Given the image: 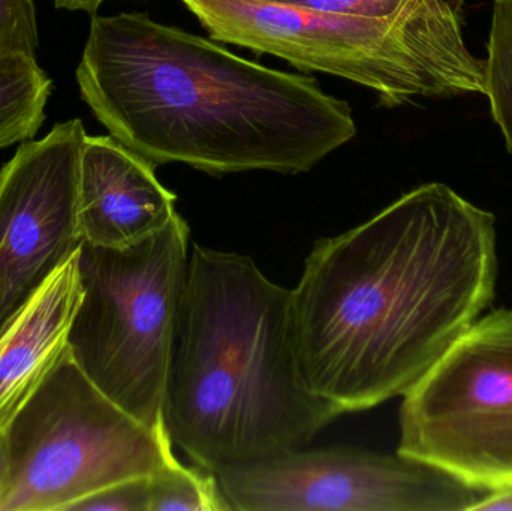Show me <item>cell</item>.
Returning <instances> with one entry per match:
<instances>
[{
	"mask_svg": "<svg viewBox=\"0 0 512 511\" xmlns=\"http://www.w3.org/2000/svg\"><path fill=\"white\" fill-rule=\"evenodd\" d=\"M152 162L113 135H86L78 174L81 242L126 248L164 230L176 216V195Z\"/></svg>",
	"mask_w": 512,
	"mask_h": 511,
	"instance_id": "obj_10",
	"label": "cell"
},
{
	"mask_svg": "<svg viewBox=\"0 0 512 511\" xmlns=\"http://www.w3.org/2000/svg\"><path fill=\"white\" fill-rule=\"evenodd\" d=\"M51 87L36 59H0V150L35 137L45 120Z\"/></svg>",
	"mask_w": 512,
	"mask_h": 511,
	"instance_id": "obj_12",
	"label": "cell"
},
{
	"mask_svg": "<svg viewBox=\"0 0 512 511\" xmlns=\"http://www.w3.org/2000/svg\"><path fill=\"white\" fill-rule=\"evenodd\" d=\"M86 129L56 123L0 170V327L80 249L78 174Z\"/></svg>",
	"mask_w": 512,
	"mask_h": 511,
	"instance_id": "obj_9",
	"label": "cell"
},
{
	"mask_svg": "<svg viewBox=\"0 0 512 511\" xmlns=\"http://www.w3.org/2000/svg\"><path fill=\"white\" fill-rule=\"evenodd\" d=\"M289 6L322 14L364 15V17H396L406 14L426 0H249Z\"/></svg>",
	"mask_w": 512,
	"mask_h": 511,
	"instance_id": "obj_16",
	"label": "cell"
},
{
	"mask_svg": "<svg viewBox=\"0 0 512 511\" xmlns=\"http://www.w3.org/2000/svg\"><path fill=\"white\" fill-rule=\"evenodd\" d=\"M104 2L105 0H54V6L57 9H66V11H83L95 15Z\"/></svg>",
	"mask_w": 512,
	"mask_h": 511,
	"instance_id": "obj_19",
	"label": "cell"
},
{
	"mask_svg": "<svg viewBox=\"0 0 512 511\" xmlns=\"http://www.w3.org/2000/svg\"><path fill=\"white\" fill-rule=\"evenodd\" d=\"M339 416L301 378L292 291L252 258L192 246L162 402L171 444L216 474L304 449Z\"/></svg>",
	"mask_w": 512,
	"mask_h": 511,
	"instance_id": "obj_3",
	"label": "cell"
},
{
	"mask_svg": "<svg viewBox=\"0 0 512 511\" xmlns=\"http://www.w3.org/2000/svg\"><path fill=\"white\" fill-rule=\"evenodd\" d=\"M77 83L107 131L153 165L304 173L357 134L351 105L315 78L141 12L93 15Z\"/></svg>",
	"mask_w": 512,
	"mask_h": 511,
	"instance_id": "obj_2",
	"label": "cell"
},
{
	"mask_svg": "<svg viewBox=\"0 0 512 511\" xmlns=\"http://www.w3.org/2000/svg\"><path fill=\"white\" fill-rule=\"evenodd\" d=\"M496 236L492 212L435 182L318 240L292 290L307 389L340 414L403 398L493 305Z\"/></svg>",
	"mask_w": 512,
	"mask_h": 511,
	"instance_id": "obj_1",
	"label": "cell"
},
{
	"mask_svg": "<svg viewBox=\"0 0 512 511\" xmlns=\"http://www.w3.org/2000/svg\"><path fill=\"white\" fill-rule=\"evenodd\" d=\"M486 89L493 120L512 155V0H495L487 42Z\"/></svg>",
	"mask_w": 512,
	"mask_h": 511,
	"instance_id": "obj_14",
	"label": "cell"
},
{
	"mask_svg": "<svg viewBox=\"0 0 512 511\" xmlns=\"http://www.w3.org/2000/svg\"><path fill=\"white\" fill-rule=\"evenodd\" d=\"M38 47L35 0H0V59H36Z\"/></svg>",
	"mask_w": 512,
	"mask_h": 511,
	"instance_id": "obj_15",
	"label": "cell"
},
{
	"mask_svg": "<svg viewBox=\"0 0 512 511\" xmlns=\"http://www.w3.org/2000/svg\"><path fill=\"white\" fill-rule=\"evenodd\" d=\"M0 511H69L174 461L167 432L138 422L72 360L51 372L5 428Z\"/></svg>",
	"mask_w": 512,
	"mask_h": 511,
	"instance_id": "obj_6",
	"label": "cell"
},
{
	"mask_svg": "<svg viewBox=\"0 0 512 511\" xmlns=\"http://www.w3.org/2000/svg\"><path fill=\"white\" fill-rule=\"evenodd\" d=\"M472 511H512V488L507 491L487 494Z\"/></svg>",
	"mask_w": 512,
	"mask_h": 511,
	"instance_id": "obj_18",
	"label": "cell"
},
{
	"mask_svg": "<svg viewBox=\"0 0 512 511\" xmlns=\"http://www.w3.org/2000/svg\"><path fill=\"white\" fill-rule=\"evenodd\" d=\"M397 452L484 494L512 488V306L483 314L403 396Z\"/></svg>",
	"mask_w": 512,
	"mask_h": 511,
	"instance_id": "obj_7",
	"label": "cell"
},
{
	"mask_svg": "<svg viewBox=\"0 0 512 511\" xmlns=\"http://www.w3.org/2000/svg\"><path fill=\"white\" fill-rule=\"evenodd\" d=\"M216 41L280 57L373 90L385 107L486 89L459 12L426 0L396 17L322 14L249 0H182Z\"/></svg>",
	"mask_w": 512,
	"mask_h": 511,
	"instance_id": "obj_4",
	"label": "cell"
},
{
	"mask_svg": "<svg viewBox=\"0 0 512 511\" xmlns=\"http://www.w3.org/2000/svg\"><path fill=\"white\" fill-rule=\"evenodd\" d=\"M189 252V227L180 215L135 245L81 243L78 252L83 297L69 354L105 396L155 431H165V378Z\"/></svg>",
	"mask_w": 512,
	"mask_h": 511,
	"instance_id": "obj_5",
	"label": "cell"
},
{
	"mask_svg": "<svg viewBox=\"0 0 512 511\" xmlns=\"http://www.w3.org/2000/svg\"><path fill=\"white\" fill-rule=\"evenodd\" d=\"M78 249L0 327V431L69 356L83 297Z\"/></svg>",
	"mask_w": 512,
	"mask_h": 511,
	"instance_id": "obj_11",
	"label": "cell"
},
{
	"mask_svg": "<svg viewBox=\"0 0 512 511\" xmlns=\"http://www.w3.org/2000/svg\"><path fill=\"white\" fill-rule=\"evenodd\" d=\"M149 511H231L215 474L177 459L149 477Z\"/></svg>",
	"mask_w": 512,
	"mask_h": 511,
	"instance_id": "obj_13",
	"label": "cell"
},
{
	"mask_svg": "<svg viewBox=\"0 0 512 511\" xmlns=\"http://www.w3.org/2000/svg\"><path fill=\"white\" fill-rule=\"evenodd\" d=\"M6 477V441L5 432L0 431V498H2L3 485Z\"/></svg>",
	"mask_w": 512,
	"mask_h": 511,
	"instance_id": "obj_20",
	"label": "cell"
},
{
	"mask_svg": "<svg viewBox=\"0 0 512 511\" xmlns=\"http://www.w3.org/2000/svg\"><path fill=\"white\" fill-rule=\"evenodd\" d=\"M215 476L231 511H472L486 497L426 462L355 447L292 450Z\"/></svg>",
	"mask_w": 512,
	"mask_h": 511,
	"instance_id": "obj_8",
	"label": "cell"
},
{
	"mask_svg": "<svg viewBox=\"0 0 512 511\" xmlns=\"http://www.w3.org/2000/svg\"><path fill=\"white\" fill-rule=\"evenodd\" d=\"M149 477L114 483L80 503L69 511H149Z\"/></svg>",
	"mask_w": 512,
	"mask_h": 511,
	"instance_id": "obj_17",
	"label": "cell"
}]
</instances>
